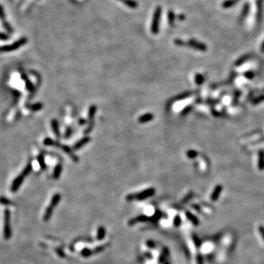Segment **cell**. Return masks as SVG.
<instances>
[{"mask_svg": "<svg viewBox=\"0 0 264 264\" xmlns=\"http://www.w3.org/2000/svg\"><path fill=\"white\" fill-rule=\"evenodd\" d=\"M155 194V189L153 188H148L145 190L142 191V192H139L137 195H134V200L137 199L138 200H143L146 198L150 197L153 196Z\"/></svg>", "mask_w": 264, "mask_h": 264, "instance_id": "cell-8", "label": "cell"}, {"mask_svg": "<svg viewBox=\"0 0 264 264\" xmlns=\"http://www.w3.org/2000/svg\"><path fill=\"white\" fill-rule=\"evenodd\" d=\"M0 204L4 205H10L13 204V202L10 201L8 198L5 197L1 196L0 197Z\"/></svg>", "mask_w": 264, "mask_h": 264, "instance_id": "cell-28", "label": "cell"}, {"mask_svg": "<svg viewBox=\"0 0 264 264\" xmlns=\"http://www.w3.org/2000/svg\"><path fill=\"white\" fill-rule=\"evenodd\" d=\"M186 156L188 157V159H194L198 156V153L197 151L195 150H188L186 151Z\"/></svg>", "mask_w": 264, "mask_h": 264, "instance_id": "cell-26", "label": "cell"}, {"mask_svg": "<svg viewBox=\"0 0 264 264\" xmlns=\"http://www.w3.org/2000/svg\"><path fill=\"white\" fill-rule=\"evenodd\" d=\"M175 19H176V16H175L174 13L172 10H169V13H168V21H169L170 25H172L174 24Z\"/></svg>", "mask_w": 264, "mask_h": 264, "instance_id": "cell-30", "label": "cell"}, {"mask_svg": "<svg viewBox=\"0 0 264 264\" xmlns=\"http://www.w3.org/2000/svg\"><path fill=\"white\" fill-rule=\"evenodd\" d=\"M264 101V94L263 95H259V96L256 97V98H254V99L252 100V103L253 105H257L259 104V103H262V102Z\"/></svg>", "mask_w": 264, "mask_h": 264, "instance_id": "cell-27", "label": "cell"}, {"mask_svg": "<svg viewBox=\"0 0 264 264\" xmlns=\"http://www.w3.org/2000/svg\"><path fill=\"white\" fill-rule=\"evenodd\" d=\"M90 141V137H84L82 139H81L79 141H78L76 143L74 144L73 147V150H78L79 149H81L85 145H87V143H89Z\"/></svg>", "mask_w": 264, "mask_h": 264, "instance_id": "cell-9", "label": "cell"}, {"mask_svg": "<svg viewBox=\"0 0 264 264\" xmlns=\"http://www.w3.org/2000/svg\"><path fill=\"white\" fill-rule=\"evenodd\" d=\"M51 125H52V131H53L54 133V134L56 137V138L60 139V127H59L58 121L56 120V119H53L52 121H51Z\"/></svg>", "mask_w": 264, "mask_h": 264, "instance_id": "cell-12", "label": "cell"}, {"mask_svg": "<svg viewBox=\"0 0 264 264\" xmlns=\"http://www.w3.org/2000/svg\"><path fill=\"white\" fill-rule=\"evenodd\" d=\"M26 87H27V89L29 91H30V92H32V91L34 90V86H33V84H32V83L30 82V81H28V80L27 81Z\"/></svg>", "mask_w": 264, "mask_h": 264, "instance_id": "cell-38", "label": "cell"}, {"mask_svg": "<svg viewBox=\"0 0 264 264\" xmlns=\"http://www.w3.org/2000/svg\"><path fill=\"white\" fill-rule=\"evenodd\" d=\"M62 171H63V167H62L61 164H56V166L54 167L53 172V178L55 180L60 178V175H61L62 173Z\"/></svg>", "mask_w": 264, "mask_h": 264, "instance_id": "cell-15", "label": "cell"}, {"mask_svg": "<svg viewBox=\"0 0 264 264\" xmlns=\"http://www.w3.org/2000/svg\"><path fill=\"white\" fill-rule=\"evenodd\" d=\"M82 256L88 257V256H90V254H91V252H90V250H87V249H84V250H83L82 251Z\"/></svg>", "mask_w": 264, "mask_h": 264, "instance_id": "cell-41", "label": "cell"}, {"mask_svg": "<svg viewBox=\"0 0 264 264\" xmlns=\"http://www.w3.org/2000/svg\"><path fill=\"white\" fill-rule=\"evenodd\" d=\"M10 38V36L8 34L4 33V32H0V40H7Z\"/></svg>", "mask_w": 264, "mask_h": 264, "instance_id": "cell-37", "label": "cell"}, {"mask_svg": "<svg viewBox=\"0 0 264 264\" xmlns=\"http://www.w3.org/2000/svg\"><path fill=\"white\" fill-rule=\"evenodd\" d=\"M205 81V78L204 76L200 73H197L195 75V82H196V84H197L198 86L201 85L204 83Z\"/></svg>", "mask_w": 264, "mask_h": 264, "instance_id": "cell-25", "label": "cell"}, {"mask_svg": "<svg viewBox=\"0 0 264 264\" xmlns=\"http://www.w3.org/2000/svg\"><path fill=\"white\" fill-rule=\"evenodd\" d=\"M175 44H176L177 46H186V44L184 42V40H180V39H176L175 40Z\"/></svg>", "mask_w": 264, "mask_h": 264, "instance_id": "cell-40", "label": "cell"}, {"mask_svg": "<svg viewBox=\"0 0 264 264\" xmlns=\"http://www.w3.org/2000/svg\"><path fill=\"white\" fill-rule=\"evenodd\" d=\"M239 0H226L222 4V7L223 8H229L233 6L234 5L238 3Z\"/></svg>", "mask_w": 264, "mask_h": 264, "instance_id": "cell-19", "label": "cell"}, {"mask_svg": "<svg viewBox=\"0 0 264 264\" xmlns=\"http://www.w3.org/2000/svg\"><path fill=\"white\" fill-rule=\"evenodd\" d=\"M55 142H56V141L49 138V137H47L44 140V145H46V146H54Z\"/></svg>", "mask_w": 264, "mask_h": 264, "instance_id": "cell-29", "label": "cell"}, {"mask_svg": "<svg viewBox=\"0 0 264 264\" xmlns=\"http://www.w3.org/2000/svg\"><path fill=\"white\" fill-rule=\"evenodd\" d=\"M191 95H192V93H186L181 94V95H178V96H177V97H176V98H173L172 101H169V103H172V102L177 101H181V100H183V99H185V98H188V97L190 96Z\"/></svg>", "mask_w": 264, "mask_h": 264, "instance_id": "cell-22", "label": "cell"}, {"mask_svg": "<svg viewBox=\"0 0 264 264\" xmlns=\"http://www.w3.org/2000/svg\"><path fill=\"white\" fill-rule=\"evenodd\" d=\"M153 118H154V116H153V114H151V113H146V114H144L143 115L139 118L138 122L139 123L143 124V123H146V122L151 121L152 120H153Z\"/></svg>", "mask_w": 264, "mask_h": 264, "instance_id": "cell-11", "label": "cell"}, {"mask_svg": "<svg viewBox=\"0 0 264 264\" xmlns=\"http://www.w3.org/2000/svg\"><path fill=\"white\" fill-rule=\"evenodd\" d=\"M258 229H259L260 233H261V235H262L263 238V240H264V227H263V226H260Z\"/></svg>", "mask_w": 264, "mask_h": 264, "instance_id": "cell-44", "label": "cell"}, {"mask_svg": "<svg viewBox=\"0 0 264 264\" xmlns=\"http://www.w3.org/2000/svg\"><path fill=\"white\" fill-rule=\"evenodd\" d=\"M148 219H148V216H138V217L136 218V219H132V220L130 222V225L134 224V223H135V222H137V221H139V222H145V221L148 220Z\"/></svg>", "mask_w": 264, "mask_h": 264, "instance_id": "cell-31", "label": "cell"}, {"mask_svg": "<svg viewBox=\"0 0 264 264\" xmlns=\"http://www.w3.org/2000/svg\"><path fill=\"white\" fill-rule=\"evenodd\" d=\"M54 146L56 147V148H60L61 150H63L66 154H68V156L71 157V159L74 161V162H77V161H79V157H78L76 155L74 154L73 152V149L69 148L68 145H62V144H60L59 142L56 141Z\"/></svg>", "mask_w": 264, "mask_h": 264, "instance_id": "cell-6", "label": "cell"}, {"mask_svg": "<svg viewBox=\"0 0 264 264\" xmlns=\"http://www.w3.org/2000/svg\"><path fill=\"white\" fill-rule=\"evenodd\" d=\"M97 112V106L95 105H91L88 111V126L84 131V134H90L94 127V118Z\"/></svg>", "mask_w": 264, "mask_h": 264, "instance_id": "cell-5", "label": "cell"}, {"mask_svg": "<svg viewBox=\"0 0 264 264\" xmlns=\"http://www.w3.org/2000/svg\"><path fill=\"white\" fill-rule=\"evenodd\" d=\"M192 110V105H188V106H186L185 108L181 111V113H180V115L181 116H186V114H188V113L190 112Z\"/></svg>", "mask_w": 264, "mask_h": 264, "instance_id": "cell-32", "label": "cell"}, {"mask_svg": "<svg viewBox=\"0 0 264 264\" xmlns=\"http://www.w3.org/2000/svg\"><path fill=\"white\" fill-rule=\"evenodd\" d=\"M104 235H105V230H104V228H103V227H99V229H98V238L101 240V239L103 238Z\"/></svg>", "mask_w": 264, "mask_h": 264, "instance_id": "cell-34", "label": "cell"}, {"mask_svg": "<svg viewBox=\"0 0 264 264\" xmlns=\"http://www.w3.org/2000/svg\"><path fill=\"white\" fill-rule=\"evenodd\" d=\"M118 1H120V2H122V0H118Z\"/></svg>", "mask_w": 264, "mask_h": 264, "instance_id": "cell-49", "label": "cell"}, {"mask_svg": "<svg viewBox=\"0 0 264 264\" xmlns=\"http://www.w3.org/2000/svg\"><path fill=\"white\" fill-rule=\"evenodd\" d=\"M53 209H54V208L51 205H49V207H48V208H46V211H45V214H44V221L46 222V221H48V219H50L51 216H52V212H53Z\"/></svg>", "mask_w": 264, "mask_h": 264, "instance_id": "cell-20", "label": "cell"}, {"mask_svg": "<svg viewBox=\"0 0 264 264\" xmlns=\"http://www.w3.org/2000/svg\"><path fill=\"white\" fill-rule=\"evenodd\" d=\"M43 107H44V104H43L42 103H35L30 105L29 109H30L32 112H37L39 111V110H42Z\"/></svg>", "mask_w": 264, "mask_h": 264, "instance_id": "cell-23", "label": "cell"}, {"mask_svg": "<svg viewBox=\"0 0 264 264\" xmlns=\"http://www.w3.org/2000/svg\"><path fill=\"white\" fill-rule=\"evenodd\" d=\"M147 244H148V246L150 247V248H152V247H154V243H153L152 241H149V242H147Z\"/></svg>", "mask_w": 264, "mask_h": 264, "instance_id": "cell-46", "label": "cell"}, {"mask_svg": "<svg viewBox=\"0 0 264 264\" xmlns=\"http://www.w3.org/2000/svg\"><path fill=\"white\" fill-rule=\"evenodd\" d=\"M263 91H264V89H263Z\"/></svg>", "mask_w": 264, "mask_h": 264, "instance_id": "cell-51", "label": "cell"}, {"mask_svg": "<svg viewBox=\"0 0 264 264\" xmlns=\"http://www.w3.org/2000/svg\"><path fill=\"white\" fill-rule=\"evenodd\" d=\"M28 42V40L27 37H23L19 38L18 40H16L13 44H9V45L1 46H0V53H4V52H10L16 51L18 48H21L23 46L26 45Z\"/></svg>", "mask_w": 264, "mask_h": 264, "instance_id": "cell-2", "label": "cell"}, {"mask_svg": "<svg viewBox=\"0 0 264 264\" xmlns=\"http://www.w3.org/2000/svg\"><path fill=\"white\" fill-rule=\"evenodd\" d=\"M3 236L6 240L10 239L12 236L11 227H10V211L8 208H6L4 211Z\"/></svg>", "mask_w": 264, "mask_h": 264, "instance_id": "cell-3", "label": "cell"}, {"mask_svg": "<svg viewBox=\"0 0 264 264\" xmlns=\"http://www.w3.org/2000/svg\"><path fill=\"white\" fill-rule=\"evenodd\" d=\"M186 46H189L190 48H194L195 50L201 51V52H205L207 50V46L203 43L200 42L195 39H191L186 43Z\"/></svg>", "mask_w": 264, "mask_h": 264, "instance_id": "cell-7", "label": "cell"}, {"mask_svg": "<svg viewBox=\"0 0 264 264\" xmlns=\"http://www.w3.org/2000/svg\"><path fill=\"white\" fill-rule=\"evenodd\" d=\"M244 76L247 79H254V73L252 71H246L244 73Z\"/></svg>", "mask_w": 264, "mask_h": 264, "instance_id": "cell-36", "label": "cell"}, {"mask_svg": "<svg viewBox=\"0 0 264 264\" xmlns=\"http://www.w3.org/2000/svg\"><path fill=\"white\" fill-rule=\"evenodd\" d=\"M165 264H169V263H165Z\"/></svg>", "mask_w": 264, "mask_h": 264, "instance_id": "cell-50", "label": "cell"}, {"mask_svg": "<svg viewBox=\"0 0 264 264\" xmlns=\"http://www.w3.org/2000/svg\"><path fill=\"white\" fill-rule=\"evenodd\" d=\"M2 27H3V28L5 29V30H6V32H7V33H9V34H12V33H13V27L10 25V23L8 22L7 20H4V21H2Z\"/></svg>", "mask_w": 264, "mask_h": 264, "instance_id": "cell-17", "label": "cell"}, {"mask_svg": "<svg viewBox=\"0 0 264 264\" xmlns=\"http://www.w3.org/2000/svg\"><path fill=\"white\" fill-rule=\"evenodd\" d=\"M60 199H61V195H60V194H56V195H54L53 197H52V201H51L49 205L52 206L53 208H54L55 206L58 204L59 202L60 201Z\"/></svg>", "mask_w": 264, "mask_h": 264, "instance_id": "cell-21", "label": "cell"}, {"mask_svg": "<svg viewBox=\"0 0 264 264\" xmlns=\"http://www.w3.org/2000/svg\"><path fill=\"white\" fill-rule=\"evenodd\" d=\"M261 52H264V41L262 43V44H261Z\"/></svg>", "mask_w": 264, "mask_h": 264, "instance_id": "cell-48", "label": "cell"}, {"mask_svg": "<svg viewBox=\"0 0 264 264\" xmlns=\"http://www.w3.org/2000/svg\"><path fill=\"white\" fill-rule=\"evenodd\" d=\"M251 56H252L251 54H244V55H243V56H241L240 58L238 59V60H237L236 62H235V65L236 66L242 65L244 64V63L245 62L247 61V60H248L249 59H250V57H251Z\"/></svg>", "mask_w": 264, "mask_h": 264, "instance_id": "cell-18", "label": "cell"}, {"mask_svg": "<svg viewBox=\"0 0 264 264\" xmlns=\"http://www.w3.org/2000/svg\"><path fill=\"white\" fill-rule=\"evenodd\" d=\"M185 18L186 17L184 14H180L178 16V19L180 20V21H184V20H185Z\"/></svg>", "mask_w": 264, "mask_h": 264, "instance_id": "cell-45", "label": "cell"}, {"mask_svg": "<svg viewBox=\"0 0 264 264\" xmlns=\"http://www.w3.org/2000/svg\"><path fill=\"white\" fill-rule=\"evenodd\" d=\"M180 223H181V219H180V216L178 215V216H176V218H175L174 219V225L176 227H178L180 225Z\"/></svg>", "mask_w": 264, "mask_h": 264, "instance_id": "cell-39", "label": "cell"}, {"mask_svg": "<svg viewBox=\"0 0 264 264\" xmlns=\"http://www.w3.org/2000/svg\"><path fill=\"white\" fill-rule=\"evenodd\" d=\"M0 20L2 21L4 20H6V15H5V10L1 5H0Z\"/></svg>", "mask_w": 264, "mask_h": 264, "instance_id": "cell-35", "label": "cell"}, {"mask_svg": "<svg viewBox=\"0 0 264 264\" xmlns=\"http://www.w3.org/2000/svg\"><path fill=\"white\" fill-rule=\"evenodd\" d=\"M73 132V130L72 128H71V127H68V128H67V129H66L65 132L64 138H65V139L70 138V137H71V135H72Z\"/></svg>", "mask_w": 264, "mask_h": 264, "instance_id": "cell-33", "label": "cell"}, {"mask_svg": "<svg viewBox=\"0 0 264 264\" xmlns=\"http://www.w3.org/2000/svg\"><path fill=\"white\" fill-rule=\"evenodd\" d=\"M222 189H223V188H222V186H221V185L216 186V187H215V188L214 189V191H213L212 194H211V200H212V201L215 202V201H216L218 199H219Z\"/></svg>", "mask_w": 264, "mask_h": 264, "instance_id": "cell-10", "label": "cell"}, {"mask_svg": "<svg viewBox=\"0 0 264 264\" xmlns=\"http://www.w3.org/2000/svg\"><path fill=\"white\" fill-rule=\"evenodd\" d=\"M122 2L128 7L131 9H135L138 7V3L134 0H122Z\"/></svg>", "mask_w": 264, "mask_h": 264, "instance_id": "cell-16", "label": "cell"}, {"mask_svg": "<svg viewBox=\"0 0 264 264\" xmlns=\"http://www.w3.org/2000/svg\"><path fill=\"white\" fill-rule=\"evenodd\" d=\"M258 167L261 171L264 170V150H261L258 152Z\"/></svg>", "mask_w": 264, "mask_h": 264, "instance_id": "cell-13", "label": "cell"}, {"mask_svg": "<svg viewBox=\"0 0 264 264\" xmlns=\"http://www.w3.org/2000/svg\"><path fill=\"white\" fill-rule=\"evenodd\" d=\"M186 216L187 219L190 221L194 225H199V224H200V221H199V219H198L197 218V216H195L194 214H192V213L189 212V211H186Z\"/></svg>", "mask_w": 264, "mask_h": 264, "instance_id": "cell-14", "label": "cell"}, {"mask_svg": "<svg viewBox=\"0 0 264 264\" xmlns=\"http://www.w3.org/2000/svg\"><path fill=\"white\" fill-rule=\"evenodd\" d=\"M197 264H203V260L202 256L200 254H197Z\"/></svg>", "mask_w": 264, "mask_h": 264, "instance_id": "cell-42", "label": "cell"}, {"mask_svg": "<svg viewBox=\"0 0 264 264\" xmlns=\"http://www.w3.org/2000/svg\"><path fill=\"white\" fill-rule=\"evenodd\" d=\"M32 163L29 162L27 164V165L26 166V167L24 168V170L22 171V172H21V174H20L18 177H16V178H15V180H13V184L11 185V188H10L11 192H16L18 190V188H19V187L21 186V185L22 184L23 181H24V180L25 179V178L32 172Z\"/></svg>", "mask_w": 264, "mask_h": 264, "instance_id": "cell-1", "label": "cell"}, {"mask_svg": "<svg viewBox=\"0 0 264 264\" xmlns=\"http://www.w3.org/2000/svg\"><path fill=\"white\" fill-rule=\"evenodd\" d=\"M79 123L80 126H82V125H84V124H86V120L84 119H79Z\"/></svg>", "mask_w": 264, "mask_h": 264, "instance_id": "cell-47", "label": "cell"}, {"mask_svg": "<svg viewBox=\"0 0 264 264\" xmlns=\"http://www.w3.org/2000/svg\"><path fill=\"white\" fill-rule=\"evenodd\" d=\"M37 161H38V164L40 165V168L42 169H45L46 168V164L45 162V159H44V156L43 155H39L38 157H37Z\"/></svg>", "mask_w": 264, "mask_h": 264, "instance_id": "cell-24", "label": "cell"}, {"mask_svg": "<svg viewBox=\"0 0 264 264\" xmlns=\"http://www.w3.org/2000/svg\"><path fill=\"white\" fill-rule=\"evenodd\" d=\"M161 12H162V9H161V7L158 6L156 8L154 13H153V20H152L150 29H151L152 33L154 35L158 34L159 32V26L160 21H161Z\"/></svg>", "mask_w": 264, "mask_h": 264, "instance_id": "cell-4", "label": "cell"}, {"mask_svg": "<svg viewBox=\"0 0 264 264\" xmlns=\"http://www.w3.org/2000/svg\"><path fill=\"white\" fill-rule=\"evenodd\" d=\"M192 195H192V193L188 194V195H187V196L184 199V200H183V203H186V202L188 201V200H189V199H190V198L192 197Z\"/></svg>", "mask_w": 264, "mask_h": 264, "instance_id": "cell-43", "label": "cell"}]
</instances>
